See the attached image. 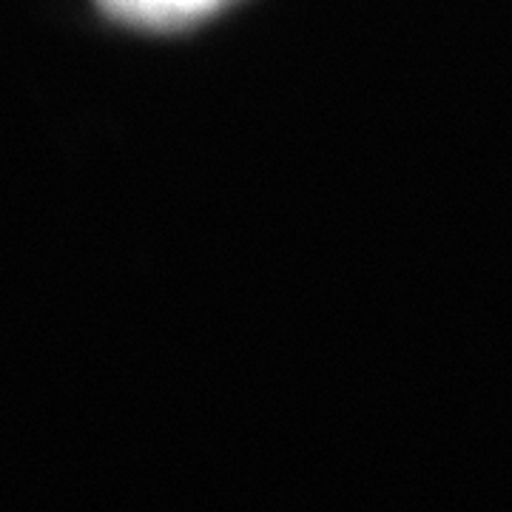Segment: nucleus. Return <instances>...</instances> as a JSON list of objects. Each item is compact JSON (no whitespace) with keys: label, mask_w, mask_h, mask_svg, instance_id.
<instances>
[{"label":"nucleus","mask_w":512,"mask_h":512,"mask_svg":"<svg viewBox=\"0 0 512 512\" xmlns=\"http://www.w3.org/2000/svg\"><path fill=\"white\" fill-rule=\"evenodd\" d=\"M106 18L146 32H183L217 18L239 0H94Z\"/></svg>","instance_id":"obj_1"}]
</instances>
